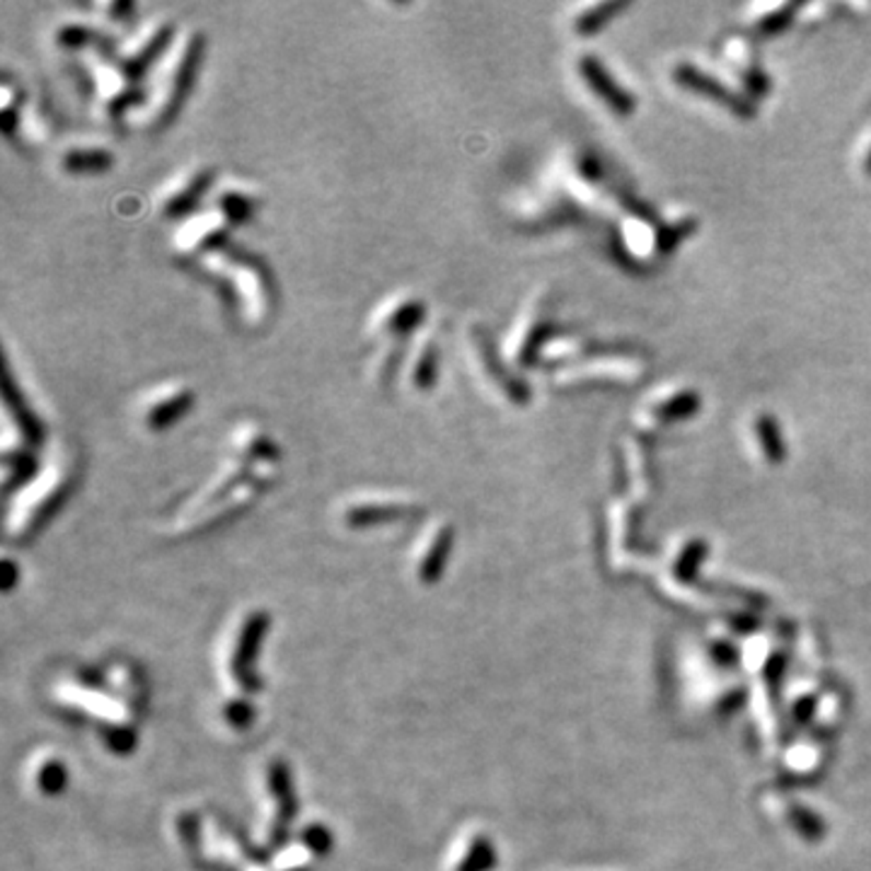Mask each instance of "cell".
I'll use <instances>...</instances> for the list:
<instances>
[{
	"label": "cell",
	"instance_id": "1",
	"mask_svg": "<svg viewBox=\"0 0 871 871\" xmlns=\"http://www.w3.org/2000/svg\"><path fill=\"white\" fill-rule=\"evenodd\" d=\"M204 32L194 25L177 27L163 56L153 63L146 80V97L131 121L143 131H158L172 121L187 100L204 56Z\"/></svg>",
	"mask_w": 871,
	"mask_h": 871
},
{
	"label": "cell",
	"instance_id": "2",
	"mask_svg": "<svg viewBox=\"0 0 871 871\" xmlns=\"http://www.w3.org/2000/svg\"><path fill=\"white\" fill-rule=\"evenodd\" d=\"M279 469H257L225 455L218 473L172 515V533L191 535L233 519L277 483Z\"/></svg>",
	"mask_w": 871,
	"mask_h": 871
},
{
	"label": "cell",
	"instance_id": "3",
	"mask_svg": "<svg viewBox=\"0 0 871 871\" xmlns=\"http://www.w3.org/2000/svg\"><path fill=\"white\" fill-rule=\"evenodd\" d=\"M78 469L80 463L73 449H68L66 443H54L42 467L18 489L13 507L8 511V537L27 541L37 533L44 521L71 495Z\"/></svg>",
	"mask_w": 871,
	"mask_h": 871
},
{
	"label": "cell",
	"instance_id": "4",
	"mask_svg": "<svg viewBox=\"0 0 871 871\" xmlns=\"http://www.w3.org/2000/svg\"><path fill=\"white\" fill-rule=\"evenodd\" d=\"M199 267L223 286L249 327L267 323L274 311V279L265 262L243 247L223 245L199 259Z\"/></svg>",
	"mask_w": 871,
	"mask_h": 871
},
{
	"label": "cell",
	"instance_id": "5",
	"mask_svg": "<svg viewBox=\"0 0 871 871\" xmlns=\"http://www.w3.org/2000/svg\"><path fill=\"white\" fill-rule=\"evenodd\" d=\"M83 66L102 119L124 121L139 112L146 97L143 80L126 71L109 47L83 54Z\"/></svg>",
	"mask_w": 871,
	"mask_h": 871
},
{
	"label": "cell",
	"instance_id": "6",
	"mask_svg": "<svg viewBox=\"0 0 871 871\" xmlns=\"http://www.w3.org/2000/svg\"><path fill=\"white\" fill-rule=\"evenodd\" d=\"M427 301L415 291H395L373 307L365 332L375 341H409L427 325Z\"/></svg>",
	"mask_w": 871,
	"mask_h": 871
},
{
	"label": "cell",
	"instance_id": "7",
	"mask_svg": "<svg viewBox=\"0 0 871 871\" xmlns=\"http://www.w3.org/2000/svg\"><path fill=\"white\" fill-rule=\"evenodd\" d=\"M216 170L209 163H187L155 194V209L163 218H187L197 209L206 191H213Z\"/></svg>",
	"mask_w": 871,
	"mask_h": 871
},
{
	"label": "cell",
	"instance_id": "8",
	"mask_svg": "<svg viewBox=\"0 0 871 871\" xmlns=\"http://www.w3.org/2000/svg\"><path fill=\"white\" fill-rule=\"evenodd\" d=\"M197 403V390L185 381H165L148 387L136 405V417L148 431H165Z\"/></svg>",
	"mask_w": 871,
	"mask_h": 871
},
{
	"label": "cell",
	"instance_id": "9",
	"mask_svg": "<svg viewBox=\"0 0 871 871\" xmlns=\"http://www.w3.org/2000/svg\"><path fill=\"white\" fill-rule=\"evenodd\" d=\"M175 32L177 25L170 18L165 15L151 18L141 22V25L131 32V37L124 39L119 47L114 49V56H117L126 71L133 73L136 78H143L148 71H151L160 56H163L167 44L172 42V37H175Z\"/></svg>",
	"mask_w": 871,
	"mask_h": 871
},
{
	"label": "cell",
	"instance_id": "10",
	"mask_svg": "<svg viewBox=\"0 0 871 871\" xmlns=\"http://www.w3.org/2000/svg\"><path fill=\"white\" fill-rule=\"evenodd\" d=\"M228 233H231V225H228L221 213L213 209L197 211L182 218L179 228L172 235V252L179 259L199 262L206 255H211V252L228 245Z\"/></svg>",
	"mask_w": 871,
	"mask_h": 871
},
{
	"label": "cell",
	"instance_id": "11",
	"mask_svg": "<svg viewBox=\"0 0 871 871\" xmlns=\"http://www.w3.org/2000/svg\"><path fill=\"white\" fill-rule=\"evenodd\" d=\"M419 513V501L397 495H357L341 501L339 507V519L349 529H371V525L405 521Z\"/></svg>",
	"mask_w": 871,
	"mask_h": 871
},
{
	"label": "cell",
	"instance_id": "12",
	"mask_svg": "<svg viewBox=\"0 0 871 871\" xmlns=\"http://www.w3.org/2000/svg\"><path fill=\"white\" fill-rule=\"evenodd\" d=\"M463 341H465V353H467L469 365H473L475 373L483 378V383L489 385V390H495V393L503 395L507 399H513V403H521V399H525V387H521L509 375L507 365L499 361L497 351L489 344L487 332L483 327L479 325L465 327Z\"/></svg>",
	"mask_w": 871,
	"mask_h": 871
},
{
	"label": "cell",
	"instance_id": "13",
	"mask_svg": "<svg viewBox=\"0 0 871 871\" xmlns=\"http://www.w3.org/2000/svg\"><path fill=\"white\" fill-rule=\"evenodd\" d=\"M228 457L257 469H281V449L274 436L257 421H240L228 433Z\"/></svg>",
	"mask_w": 871,
	"mask_h": 871
},
{
	"label": "cell",
	"instance_id": "14",
	"mask_svg": "<svg viewBox=\"0 0 871 871\" xmlns=\"http://www.w3.org/2000/svg\"><path fill=\"white\" fill-rule=\"evenodd\" d=\"M441 369V349L439 339H436V329L423 325L415 337L407 344L403 375L411 393H431L436 381H439Z\"/></svg>",
	"mask_w": 871,
	"mask_h": 871
},
{
	"label": "cell",
	"instance_id": "15",
	"mask_svg": "<svg viewBox=\"0 0 871 871\" xmlns=\"http://www.w3.org/2000/svg\"><path fill=\"white\" fill-rule=\"evenodd\" d=\"M262 206V194L247 185V182L231 179L221 182V185L213 187L211 191V209L221 213L228 225H240L247 223L249 218H255Z\"/></svg>",
	"mask_w": 871,
	"mask_h": 871
},
{
	"label": "cell",
	"instance_id": "16",
	"mask_svg": "<svg viewBox=\"0 0 871 871\" xmlns=\"http://www.w3.org/2000/svg\"><path fill=\"white\" fill-rule=\"evenodd\" d=\"M451 545H453V529L445 521H433L429 529L421 533L415 553V569L417 577L423 583H431L441 574L445 557L451 553Z\"/></svg>",
	"mask_w": 871,
	"mask_h": 871
},
{
	"label": "cell",
	"instance_id": "17",
	"mask_svg": "<svg viewBox=\"0 0 871 871\" xmlns=\"http://www.w3.org/2000/svg\"><path fill=\"white\" fill-rule=\"evenodd\" d=\"M56 160L68 175H93V172H105L114 165V151L102 141L76 139L61 148Z\"/></svg>",
	"mask_w": 871,
	"mask_h": 871
},
{
	"label": "cell",
	"instance_id": "18",
	"mask_svg": "<svg viewBox=\"0 0 871 871\" xmlns=\"http://www.w3.org/2000/svg\"><path fill=\"white\" fill-rule=\"evenodd\" d=\"M51 39L63 51H78L88 54L93 49L109 47L107 32L102 30L100 22L90 18H61L51 30Z\"/></svg>",
	"mask_w": 871,
	"mask_h": 871
},
{
	"label": "cell",
	"instance_id": "19",
	"mask_svg": "<svg viewBox=\"0 0 871 871\" xmlns=\"http://www.w3.org/2000/svg\"><path fill=\"white\" fill-rule=\"evenodd\" d=\"M409 341H378V349L369 361V381L378 387L387 385L395 375L403 373L405 353Z\"/></svg>",
	"mask_w": 871,
	"mask_h": 871
},
{
	"label": "cell",
	"instance_id": "20",
	"mask_svg": "<svg viewBox=\"0 0 871 871\" xmlns=\"http://www.w3.org/2000/svg\"><path fill=\"white\" fill-rule=\"evenodd\" d=\"M27 97L22 93V88L13 78H3V88H0V114H3V131L8 139H18L22 114H25Z\"/></svg>",
	"mask_w": 871,
	"mask_h": 871
},
{
	"label": "cell",
	"instance_id": "21",
	"mask_svg": "<svg viewBox=\"0 0 871 871\" xmlns=\"http://www.w3.org/2000/svg\"><path fill=\"white\" fill-rule=\"evenodd\" d=\"M93 8H95V13L102 15V20H112V22L126 20L136 10L133 3H100V5L95 3Z\"/></svg>",
	"mask_w": 871,
	"mask_h": 871
}]
</instances>
